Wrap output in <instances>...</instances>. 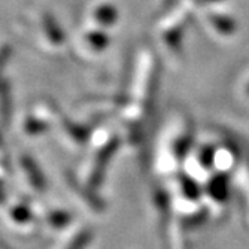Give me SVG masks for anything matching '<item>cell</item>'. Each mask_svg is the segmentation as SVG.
<instances>
[{
  "instance_id": "1",
  "label": "cell",
  "mask_w": 249,
  "mask_h": 249,
  "mask_svg": "<svg viewBox=\"0 0 249 249\" xmlns=\"http://www.w3.org/2000/svg\"><path fill=\"white\" fill-rule=\"evenodd\" d=\"M39 29H40V36H42L43 42L47 43L48 48L55 50V51H60L64 48L66 36L53 15L45 12L39 21Z\"/></svg>"
},
{
  "instance_id": "2",
  "label": "cell",
  "mask_w": 249,
  "mask_h": 249,
  "mask_svg": "<svg viewBox=\"0 0 249 249\" xmlns=\"http://www.w3.org/2000/svg\"><path fill=\"white\" fill-rule=\"evenodd\" d=\"M89 21L94 27L99 29H109L118 21V9L114 3L107 0H100L91 9H89Z\"/></svg>"
},
{
  "instance_id": "3",
  "label": "cell",
  "mask_w": 249,
  "mask_h": 249,
  "mask_svg": "<svg viewBox=\"0 0 249 249\" xmlns=\"http://www.w3.org/2000/svg\"><path fill=\"white\" fill-rule=\"evenodd\" d=\"M81 43L89 54H100L106 51L109 45V36L103 29L89 26L81 33Z\"/></svg>"
},
{
  "instance_id": "4",
  "label": "cell",
  "mask_w": 249,
  "mask_h": 249,
  "mask_svg": "<svg viewBox=\"0 0 249 249\" xmlns=\"http://www.w3.org/2000/svg\"><path fill=\"white\" fill-rule=\"evenodd\" d=\"M211 24L219 32V33H224V35H229V33H233L234 32V22L231 18L229 17H224V15H213L209 18Z\"/></svg>"
},
{
  "instance_id": "5",
  "label": "cell",
  "mask_w": 249,
  "mask_h": 249,
  "mask_svg": "<svg viewBox=\"0 0 249 249\" xmlns=\"http://www.w3.org/2000/svg\"><path fill=\"white\" fill-rule=\"evenodd\" d=\"M89 239H91V234H89V231H82L79 233L73 242L71 243V246L67 249H84L88 243H89Z\"/></svg>"
},
{
  "instance_id": "6",
  "label": "cell",
  "mask_w": 249,
  "mask_h": 249,
  "mask_svg": "<svg viewBox=\"0 0 249 249\" xmlns=\"http://www.w3.org/2000/svg\"><path fill=\"white\" fill-rule=\"evenodd\" d=\"M11 53H12V48L9 45H6V43L0 45V73H2V71L5 69V66L11 57Z\"/></svg>"
},
{
  "instance_id": "7",
  "label": "cell",
  "mask_w": 249,
  "mask_h": 249,
  "mask_svg": "<svg viewBox=\"0 0 249 249\" xmlns=\"http://www.w3.org/2000/svg\"><path fill=\"white\" fill-rule=\"evenodd\" d=\"M194 2H197V3H198V0H194ZM205 2H213V0H205Z\"/></svg>"
}]
</instances>
